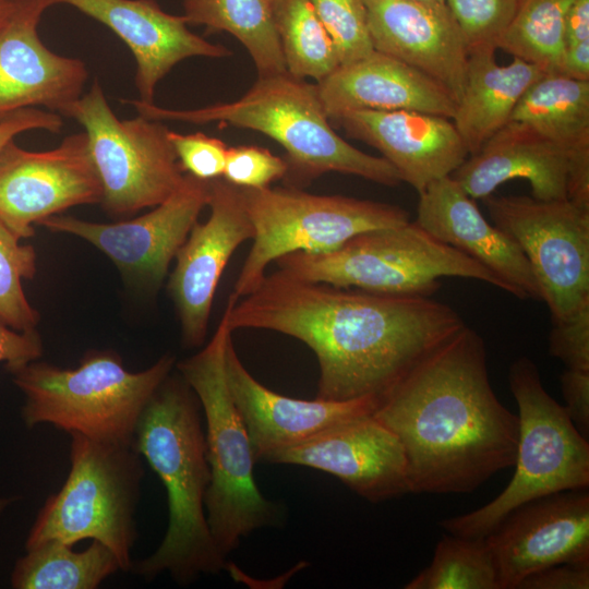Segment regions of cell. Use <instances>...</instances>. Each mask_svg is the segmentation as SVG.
<instances>
[{
	"label": "cell",
	"mask_w": 589,
	"mask_h": 589,
	"mask_svg": "<svg viewBox=\"0 0 589 589\" xmlns=\"http://www.w3.org/2000/svg\"><path fill=\"white\" fill-rule=\"evenodd\" d=\"M525 0H445L468 45V51L495 49Z\"/></svg>",
	"instance_id": "836d02e7"
},
{
	"label": "cell",
	"mask_w": 589,
	"mask_h": 589,
	"mask_svg": "<svg viewBox=\"0 0 589 589\" xmlns=\"http://www.w3.org/2000/svg\"><path fill=\"white\" fill-rule=\"evenodd\" d=\"M74 545L48 540L28 550L12 569L14 589H95L120 570L115 553L104 543L92 540L77 552Z\"/></svg>",
	"instance_id": "83f0119b"
},
{
	"label": "cell",
	"mask_w": 589,
	"mask_h": 589,
	"mask_svg": "<svg viewBox=\"0 0 589 589\" xmlns=\"http://www.w3.org/2000/svg\"><path fill=\"white\" fill-rule=\"evenodd\" d=\"M209 195L211 180L185 173L172 195L134 219L99 224L53 215L39 225L85 239L104 252L128 280L154 288L165 279L170 262L208 205Z\"/></svg>",
	"instance_id": "5bb4252c"
},
{
	"label": "cell",
	"mask_w": 589,
	"mask_h": 589,
	"mask_svg": "<svg viewBox=\"0 0 589 589\" xmlns=\"http://www.w3.org/2000/svg\"><path fill=\"white\" fill-rule=\"evenodd\" d=\"M69 4L109 27L132 51L135 86L142 101L154 103L158 82L191 57L224 58L231 51L192 33L183 15L165 12L155 0H44Z\"/></svg>",
	"instance_id": "7402d4cb"
},
{
	"label": "cell",
	"mask_w": 589,
	"mask_h": 589,
	"mask_svg": "<svg viewBox=\"0 0 589 589\" xmlns=\"http://www.w3.org/2000/svg\"><path fill=\"white\" fill-rule=\"evenodd\" d=\"M16 496H0V520L4 510L16 500Z\"/></svg>",
	"instance_id": "f6af8a7d"
},
{
	"label": "cell",
	"mask_w": 589,
	"mask_h": 589,
	"mask_svg": "<svg viewBox=\"0 0 589 589\" xmlns=\"http://www.w3.org/2000/svg\"><path fill=\"white\" fill-rule=\"evenodd\" d=\"M419 194L414 221L498 276L519 299L541 300L531 266L518 244L490 223L450 176Z\"/></svg>",
	"instance_id": "cb8c5ba5"
},
{
	"label": "cell",
	"mask_w": 589,
	"mask_h": 589,
	"mask_svg": "<svg viewBox=\"0 0 589 589\" xmlns=\"http://www.w3.org/2000/svg\"><path fill=\"white\" fill-rule=\"evenodd\" d=\"M207 206L209 217L193 225L168 281L182 341L190 348L204 342L214 296L231 255L254 236L239 187L221 177L211 180Z\"/></svg>",
	"instance_id": "e0dca14e"
},
{
	"label": "cell",
	"mask_w": 589,
	"mask_h": 589,
	"mask_svg": "<svg viewBox=\"0 0 589 589\" xmlns=\"http://www.w3.org/2000/svg\"><path fill=\"white\" fill-rule=\"evenodd\" d=\"M373 416L404 448L410 493L471 492L515 464L518 414L495 395L467 325L380 395Z\"/></svg>",
	"instance_id": "7a4b0ae2"
},
{
	"label": "cell",
	"mask_w": 589,
	"mask_h": 589,
	"mask_svg": "<svg viewBox=\"0 0 589 589\" xmlns=\"http://www.w3.org/2000/svg\"><path fill=\"white\" fill-rule=\"evenodd\" d=\"M288 170L285 158L255 145L228 147L223 177L239 188L260 189L284 179Z\"/></svg>",
	"instance_id": "d590c367"
},
{
	"label": "cell",
	"mask_w": 589,
	"mask_h": 589,
	"mask_svg": "<svg viewBox=\"0 0 589 589\" xmlns=\"http://www.w3.org/2000/svg\"><path fill=\"white\" fill-rule=\"evenodd\" d=\"M47 8L26 0L0 33V117L37 106L64 116L83 94L84 62L52 52L37 33Z\"/></svg>",
	"instance_id": "603a6c76"
},
{
	"label": "cell",
	"mask_w": 589,
	"mask_h": 589,
	"mask_svg": "<svg viewBox=\"0 0 589 589\" xmlns=\"http://www.w3.org/2000/svg\"><path fill=\"white\" fill-rule=\"evenodd\" d=\"M41 354L43 344L36 329L20 332L0 323V362L10 373L38 360Z\"/></svg>",
	"instance_id": "ab89813d"
},
{
	"label": "cell",
	"mask_w": 589,
	"mask_h": 589,
	"mask_svg": "<svg viewBox=\"0 0 589 589\" xmlns=\"http://www.w3.org/2000/svg\"><path fill=\"white\" fill-rule=\"evenodd\" d=\"M405 589H500L484 537L443 534L431 563Z\"/></svg>",
	"instance_id": "1f68e13d"
},
{
	"label": "cell",
	"mask_w": 589,
	"mask_h": 589,
	"mask_svg": "<svg viewBox=\"0 0 589 589\" xmlns=\"http://www.w3.org/2000/svg\"><path fill=\"white\" fill-rule=\"evenodd\" d=\"M500 589H517L541 569L589 567V492L569 490L522 504L484 537Z\"/></svg>",
	"instance_id": "2e32d148"
},
{
	"label": "cell",
	"mask_w": 589,
	"mask_h": 589,
	"mask_svg": "<svg viewBox=\"0 0 589 589\" xmlns=\"http://www.w3.org/2000/svg\"><path fill=\"white\" fill-rule=\"evenodd\" d=\"M229 328L291 336L315 354L316 398L380 396L466 324L430 296L390 294L306 281L278 271L225 308Z\"/></svg>",
	"instance_id": "6da1fadb"
},
{
	"label": "cell",
	"mask_w": 589,
	"mask_h": 589,
	"mask_svg": "<svg viewBox=\"0 0 589 589\" xmlns=\"http://www.w3.org/2000/svg\"><path fill=\"white\" fill-rule=\"evenodd\" d=\"M232 336L227 313L207 345L177 364L195 394L205 419L211 482L205 496L207 524L218 551L227 557L256 529L277 526L281 508L255 483V459L244 423L230 397L225 376V349Z\"/></svg>",
	"instance_id": "5b68a950"
},
{
	"label": "cell",
	"mask_w": 589,
	"mask_h": 589,
	"mask_svg": "<svg viewBox=\"0 0 589 589\" xmlns=\"http://www.w3.org/2000/svg\"><path fill=\"white\" fill-rule=\"evenodd\" d=\"M70 470L60 490L39 509L25 550L48 540L70 545L91 539L108 546L120 570L132 568L135 512L144 477L133 444L109 443L71 433Z\"/></svg>",
	"instance_id": "ba28073f"
},
{
	"label": "cell",
	"mask_w": 589,
	"mask_h": 589,
	"mask_svg": "<svg viewBox=\"0 0 589 589\" xmlns=\"http://www.w3.org/2000/svg\"><path fill=\"white\" fill-rule=\"evenodd\" d=\"M133 447L157 473L168 501V527L154 553L132 564L146 580L168 573L179 585L226 567L205 512L211 482L200 402L185 381L166 377L144 407Z\"/></svg>",
	"instance_id": "3957f363"
},
{
	"label": "cell",
	"mask_w": 589,
	"mask_h": 589,
	"mask_svg": "<svg viewBox=\"0 0 589 589\" xmlns=\"http://www.w3.org/2000/svg\"><path fill=\"white\" fill-rule=\"evenodd\" d=\"M565 410L580 434L589 437V371L566 369L560 376Z\"/></svg>",
	"instance_id": "f35d334b"
},
{
	"label": "cell",
	"mask_w": 589,
	"mask_h": 589,
	"mask_svg": "<svg viewBox=\"0 0 589 589\" xmlns=\"http://www.w3.org/2000/svg\"><path fill=\"white\" fill-rule=\"evenodd\" d=\"M101 197L85 132L50 151H26L14 140L0 149V220L20 240L34 236V224Z\"/></svg>",
	"instance_id": "4fadbf2b"
},
{
	"label": "cell",
	"mask_w": 589,
	"mask_h": 589,
	"mask_svg": "<svg viewBox=\"0 0 589 589\" xmlns=\"http://www.w3.org/2000/svg\"><path fill=\"white\" fill-rule=\"evenodd\" d=\"M335 45L339 65L374 49L361 0H309Z\"/></svg>",
	"instance_id": "e575fe53"
},
{
	"label": "cell",
	"mask_w": 589,
	"mask_h": 589,
	"mask_svg": "<svg viewBox=\"0 0 589 589\" xmlns=\"http://www.w3.org/2000/svg\"><path fill=\"white\" fill-rule=\"evenodd\" d=\"M61 128V115L50 110L31 107L10 112L0 117V149L23 132L45 130L56 133Z\"/></svg>",
	"instance_id": "60d3db41"
},
{
	"label": "cell",
	"mask_w": 589,
	"mask_h": 589,
	"mask_svg": "<svg viewBox=\"0 0 589 589\" xmlns=\"http://www.w3.org/2000/svg\"><path fill=\"white\" fill-rule=\"evenodd\" d=\"M169 140L183 172L197 179L223 177L228 146L202 132L181 134L169 131Z\"/></svg>",
	"instance_id": "8d00e7d4"
},
{
	"label": "cell",
	"mask_w": 589,
	"mask_h": 589,
	"mask_svg": "<svg viewBox=\"0 0 589 589\" xmlns=\"http://www.w3.org/2000/svg\"><path fill=\"white\" fill-rule=\"evenodd\" d=\"M508 381L519 421L514 476L488 504L442 520L440 526L450 534L485 537L522 504L589 488L588 438L545 390L536 363L528 357L518 358L509 368Z\"/></svg>",
	"instance_id": "52a82bcc"
},
{
	"label": "cell",
	"mask_w": 589,
	"mask_h": 589,
	"mask_svg": "<svg viewBox=\"0 0 589 589\" xmlns=\"http://www.w3.org/2000/svg\"><path fill=\"white\" fill-rule=\"evenodd\" d=\"M483 203L527 257L551 320L589 304V208L526 195L491 194Z\"/></svg>",
	"instance_id": "7c38bea8"
},
{
	"label": "cell",
	"mask_w": 589,
	"mask_h": 589,
	"mask_svg": "<svg viewBox=\"0 0 589 589\" xmlns=\"http://www.w3.org/2000/svg\"><path fill=\"white\" fill-rule=\"evenodd\" d=\"M263 462L304 466L333 474L372 503L410 493L404 448L373 413L337 423L268 455Z\"/></svg>",
	"instance_id": "ac0fdd59"
},
{
	"label": "cell",
	"mask_w": 589,
	"mask_h": 589,
	"mask_svg": "<svg viewBox=\"0 0 589 589\" xmlns=\"http://www.w3.org/2000/svg\"><path fill=\"white\" fill-rule=\"evenodd\" d=\"M139 115L158 121L193 124L221 122L269 136L286 152L287 185H304L327 172L353 175L383 185L401 182L382 156L366 154L333 129L316 83L289 72L259 76L240 98L195 109H168L154 103L127 100Z\"/></svg>",
	"instance_id": "277c9868"
},
{
	"label": "cell",
	"mask_w": 589,
	"mask_h": 589,
	"mask_svg": "<svg viewBox=\"0 0 589 589\" xmlns=\"http://www.w3.org/2000/svg\"><path fill=\"white\" fill-rule=\"evenodd\" d=\"M287 72L322 81L339 67L333 39L309 0H267Z\"/></svg>",
	"instance_id": "f546056e"
},
{
	"label": "cell",
	"mask_w": 589,
	"mask_h": 589,
	"mask_svg": "<svg viewBox=\"0 0 589 589\" xmlns=\"http://www.w3.org/2000/svg\"><path fill=\"white\" fill-rule=\"evenodd\" d=\"M165 354L140 371L127 370L111 351H89L74 369L32 361L11 372L25 397L22 420L28 429L48 423L109 443L132 444L139 418L171 373Z\"/></svg>",
	"instance_id": "8992f818"
},
{
	"label": "cell",
	"mask_w": 589,
	"mask_h": 589,
	"mask_svg": "<svg viewBox=\"0 0 589 589\" xmlns=\"http://www.w3.org/2000/svg\"><path fill=\"white\" fill-rule=\"evenodd\" d=\"M240 192L254 236L231 292L237 300L253 292L268 265L286 254L332 252L362 232L410 220L397 205L311 194L296 187L240 188Z\"/></svg>",
	"instance_id": "30bf717a"
},
{
	"label": "cell",
	"mask_w": 589,
	"mask_h": 589,
	"mask_svg": "<svg viewBox=\"0 0 589 589\" xmlns=\"http://www.w3.org/2000/svg\"><path fill=\"white\" fill-rule=\"evenodd\" d=\"M373 49L441 83L459 100L467 76L468 45L445 2L361 0Z\"/></svg>",
	"instance_id": "d6986e66"
},
{
	"label": "cell",
	"mask_w": 589,
	"mask_h": 589,
	"mask_svg": "<svg viewBox=\"0 0 589 589\" xmlns=\"http://www.w3.org/2000/svg\"><path fill=\"white\" fill-rule=\"evenodd\" d=\"M589 567L558 564L536 572L518 585L517 589H588Z\"/></svg>",
	"instance_id": "b9f144b4"
},
{
	"label": "cell",
	"mask_w": 589,
	"mask_h": 589,
	"mask_svg": "<svg viewBox=\"0 0 589 589\" xmlns=\"http://www.w3.org/2000/svg\"><path fill=\"white\" fill-rule=\"evenodd\" d=\"M225 376L230 397L244 423L255 462L337 424L374 412L378 396L349 400L297 399L261 384L245 369L233 346L225 349Z\"/></svg>",
	"instance_id": "ffe728a7"
},
{
	"label": "cell",
	"mask_w": 589,
	"mask_h": 589,
	"mask_svg": "<svg viewBox=\"0 0 589 589\" xmlns=\"http://www.w3.org/2000/svg\"><path fill=\"white\" fill-rule=\"evenodd\" d=\"M26 0H0V33Z\"/></svg>",
	"instance_id": "ee69618b"
},
{
	"label": "cell",
	"mask_w": 589,
	"mask_h": 589,
	"mask_svg": "<svg viewBox=\"0 0 589 589\" xmlns=\"http://www.w3.org/2000/svg\"><path fill=\"white\" fill-rule=\"evenodd\" d=\"M316 86L329 121L349 110H413L452 119L456 109L441 83L375 50L339 65Z\"/></svg>",
	"instance_id": "d4e9b609"
},
{
	"label": "cell",
	"mask_w": 589,
	"mask_h": 589,
	"mask_svg": "<svg viewBox=\"0 0 589 589\" xmlns=\"http://www.w3.org/2000/svg\"><path fill=\"white\" fill-rule=\"evenodd\" d=\"M565 48L589 43V0H574L567 11L564 28Z\"/></svg>",
	"instance_id": "7bdbcfd3"
},
{
	"label": "cell",
	"mask_w": 589,
	"mask_h": 589,
	"mask_svg": "<svg viewBox=\"0 0 589 589\" xmlns=\"http://www.w3.org/2000/svg\"><path fill=\"white\" fill-rule=\"evenodd\" d=\"M423 1L445 2V0H423Z\"/></svg>",
	"instance_id": "bcb514c9"
},
{
	"label": "cell",
	"mask_w": 589,
	"mask_h": 589,
	"mask_svg": "<svg viewBox=\"0 0 589 589\" xmlns=\"http://www.w3.org/2000/svg\"><path fill=\"white\" fill-rule=\"evenodd\" d=\"M377 149L418 193L450 176L469 152L452 119L413 110H349L332 120Z\"/></svg>",
	"instance_id": "44dd1931"
},
{
	"label": "cell",
	"mask_w": 589,
	"mask_h": 589,
	"mask_svg": "<svg viewBox=\"0 0 589 589\" xmlns=\"http://www.w3.org/2000/svg\"><path fill=\"white\" fill-rule=\"evenodd\" d=\"M551 322L550 353L566 369L589 371V304Z\"/></svg>",
	"instance_id": "74e56055"
},
{
	"label": "cell",
	"mask_w": 589,
	"mask_h": 589,
	"mask_svg": "<svg viewBox=\"0 0 589 589\" xmlns=\"http://www.w3.org/2000/svg\"><path fill=\"white\" fill-rule=\"evenodd\" d=\"M183 11L190 25L235 36L259 76L287 71L267 0H183Z\"/></svg>",
	"instance_id": "f1b7e54d"
},
{
	"label": "cell",
	"mask_w": 589,
	"mask_h": 589,
	"mask_svg": "<svg viewBox=\"0 0 589 589\" xmlns=\"http://www.w3.org/2000/svg\"><path fill=\"white\" fill-rule=\"evenodd\" d=\"M495 52L490 48L469 52L465 87L452 117L469 155L507 124L520 97L544 74L515 57L498 64Z\"/></svg>",
	"instance_id": "484cf974"
},
{
	"label": "cell",
	"mask_w": 589,
	"mask_h": 589,
	"mask_svg": "<svg viewBox=\"0 0 589 589\" xmlns=\"http://www.w3.org/2000/svg\"><path fill=\"white\" fill-rule=\"evenodd\" d=\"M85 129L88 151L103 188L100 203L113 215L155 207L182 184L184 175L169 129L139 115L120 120L95 81L67 109Z\"/></svg>",
	"instance_id": "8fae6325"
},
{
	"label": "cell",
	"mask_w": 589,
	"mask_h": 589,
	"mask_svg": "<svg viewBox=\"0 0 589 589\" xmlns=\"http://www.w3.org/2000/svg\"><path fill=\"white\" fill-rule=\"evenodd\" d=\"M573 1L525 0L497 49L536 64L544 73L562 74L565 20Z\"/></svg>",
	"instance_id": "4dcf8cb0"
},
{
	"label": "cell",
	"mask_w": 589,
	"mask_h": 589,
	"mask_svg": "<svg viewBox=\"0 0 589 589\" xmlns=\"http://www.w3.org/2000/svg\"><path fill=\"white\" fill-rule=\"evenodd\" d=\"M36 273V253L32 245L21 244L0 220V323L20 330H35L39 313L23 290L24 279Z\"/></svg>",
	"instance_id": "d6a6232c"
},
{
	"label": "cell",
	"mask_w": 589,
	"mask_h": 589,
	"mask_svg": "<svg viewBox=\"0 0 589 589\" xmlns=\"http://www.w3.org/2000/svg\"><path fill=\"white\" fill-rule=\"evenodd\" d=\"M450 177L473 200L524 179L537 200H570L589 208V145L568 149L515 122L491 136Z\"/></svg>",
	"instance_id": "9a60e30c"
},
{
	"label": "cell",
	"mask_w": 589,
	"mask_h": 589,
	"mask_svg": "<svg viewBox=\"0 0 589 589\" xmlns=\"http://www.w3.org/2000/svg\"><path fill=\"white\" fill-rule=\"evenodd\" d=\"M274 263L291 278L381 293L431 296L443 277L476 279L510 293L498 276L414 220L362 232L332 252H296Z\"/></svg>",
	"instance_id": "9c48e42d"
},
{
	"label": "cell",
	"mask_w": 589,
	"mask_h": 589,
	"mask_svg": "<svg viewBox=\"0 0 589 589\" xmlns=\"http://www.w3.org/2000/svg\"><path fill=\"white\" fill-rule=\"evenodd\" d=\"M508 122L568 149L589 145V81L544 73L520 97Z\"/></svg>",
	"instance_id": "4316f807"
}]
</instances>
